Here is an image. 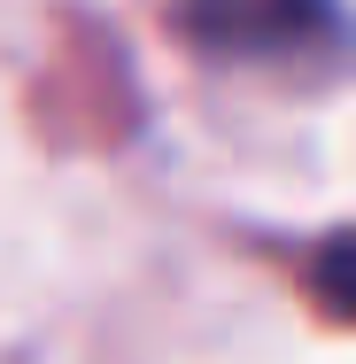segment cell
Here are the masks:
<instances>
[{"label": "cell", "instance_id": "6da1fadb", "mask_svg": "<svg viewBox=\"0 0 356 364\" xmlns=\"http://www.w3.org/2000/svg\"><path fill=\"white\" fill-rule=\"evenodd\" d=\"M171 31L217 63H325L349 55L341 0H171Z\"/></svg>", "mask_w": 356, "mask_h": 364}, {"label": "cell", "instance_id": "7a4b0ae2", "mask_svg": "<svg viewBox=\"0 0 356 364\" xmlns=\"http://www.w3.org/2000/svg\"><path fill=\"white\" fill-rule=\"evenodd\" d=\"M310 287H318V302H325V310L356 318V232H333V240L318 248V264H310Z\"/></svg>", "mask_w": 356, "mask_h": 364}]
</instances>
